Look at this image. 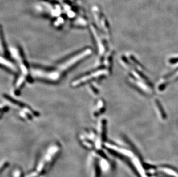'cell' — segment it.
I'll return each instance as SVG.
<instances>
[{
	"label": "cell",
	"mask_w": 178,
	"mask_h": 177,
	"mask_svg": "<svg viewBox=\"0 0 178 177\" xmlns=\"http://www.w3.org/2000/svg\"><path fill=\"white\" fill-rule=\"evenodd\" d=\"M91 53L92 52H91V49H85V50L81 51L80 53L76 54L75 56L68 59L66 61L60 64L58 66L57 71H58V73H59L61 74H62L63 73L66 72L69 69H70L73 66H75L82 59L89 56Z\"/></svg>",
	"instance_id": "cell-1"
},
{
	"label": "cell",
	"mask_w": 178,
	"mask_h": 177,
	"mask_svg": "<svg viewBox=\"0 0 178 177\" xmlns=\"http://www.w3.org/2000/svg\"><path fill=\"white\" fill-rule=\"evenodd\" d=\"M32 74L38 78L50 81H57L60 78L61 75L57 71H47L38 69L32 70Z\"/></svg>",
	"instance_id": "cell-2"
},
{
	"label": "cell",
	"mask_w": 178,
	"mask_h": 177,
	"mask_svg": "<svg viewBox=\"0 0 178 177\" xmlns=\"http://www.w3.org/2000/svg\"><path fill=\"white\" fill-rule=\"evenodd\" d=\"M10 51L14 58L18 62L23 75H27L28 73V65L27 62H26V60L24 59L23 53H22V51L20 50L19 49L12 48L11 49Z\"/></svg>",
	"instance_id": "cell-3"
},
{
	"label": "cell",
	"mask_w": 178,
	"mask_h": 177,
	"mask_svg": "<svg viewBox=\"0 0 178 177\" xmlns=\"http://www.w3.org/2000/svg\"><path fill=\"white\" fill-rule=\"evenodd\" d=\"M105 71H98L97 72H95L94 73H92L89 75L81 77L80 78L72 82V86L74 87L80 86L81 85L83 84L86 83L87 82H88L91 79H93L94 78L98 77L99 76H101L102 74H105Z\"/></svg>",
	"instance_id": "cell-4"
},
{
	"label": "cell",
	"mask_w": 178,
	"mask_h": 177,
	"mask_svg": "<svg viewBox=\"0 0 178 177\" xmlns=\"http://www.w3.org/2000/svg\"><path fill=\"white\" fill-rule=\"evenodd\" d=\"M0 65H2L3 66H4L6 68H7L10 71H13V72L17 71V68H16V67L15 66V65H14V63L6 58L0 57Z\"/></svg>",
	"instance_id": "cell-5"
},
{
	"label": "cell",
	"mask_w": 178,
	"mask_h": 177,
	"mask_svg": "<svg viewBox=\"0 0 178 177\" xmlns=\"http://www.w3.org/2000/svg\"><path fill=\"white\" fill-rule=\"evenodd\" d=\"M4 35L2 28L0 26V51L4 55H6L7 48L5 41Z\"/></svg>",
	"instance_id": "cell-6"
},
{
	"label": "cell",
	"mask_w": 178,
	"mask_h": 177,
	"mask_svg": "<svg viewBox=\"0 0 178 177\" xmlns=\"http://www.w3.org/2000/svg\"><path fill=\"white\" fill-rule=\"evenodd\" d=\"M25 75H22V76H20L18 79V81L16 84V87H15V89L16 91H15L16 93L18 92V91L20 89V88L22 87V85L24 84V81L26 80V78L24 77Z\"/></svg>",
	"instance_id": "cell-7"
},
{
	"label": "cell",
	"mask_w": 178,
	"mask_h": 177,
	"mask_svg": "<svg viewBox=\"0 0 178 177\" xmlns=\"http://www.w3.org/2000/svg\"><path fill=\"white\" fill-rule=\"evenodd\" d=\"M161 170L169 175H171L173 177H178V173H177L175 170L171 168H168V167H163L161 168Z\"/></svg>",
	"instance_id": "cell-8"
},
{
	"label": "cell",
	"mask_w": 178,
	"mask_h": 177,
	"mask_svg": "<svg viewBox=\"0 0 178 177\" xmlns=\"http://www.w3.org/2000/svg\"><path fill=\"white\" fill-rule=\"evenodd\" d=\"M1 112H0V116H1Z\"/></svg>",
	"instance_id": "cell-9"
}]
</instances>
